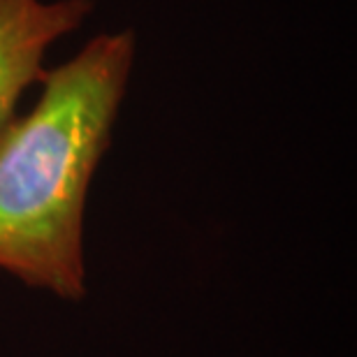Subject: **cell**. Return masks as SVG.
Segmentation results:
<instances>
[{
	"instance_id": "1",
	"label": "cell",
	"mask_w": 357,
	"mask_h": 357,
	"mask_svg": "<svg viewBox=\"0 0 357 357\" xmlns=\"http://www.w3.org/2000/svg\"><path fill=\"white\" fill-rule=\"evenodd\" d=\"M132 54L130 31L98 35L42 73L38 105L0 128V267L66 299L84 295V204Z\"/></svg>"
},
{
	"instance_id": "2",
	"label": "cell",
	"mask_w": 357,
	"mask_h": 357,
	"mask_svg": "<svg viewBox=\"0 0 357 357\" xmlns=\"http://www.w3.org/2000/svg\"><path fill=\"white\" fill-rule=\"evenodd\" d=\"M91 0H0V128L42 77L47 47L82 24Z\"/></svg>"
}]
</instances>
